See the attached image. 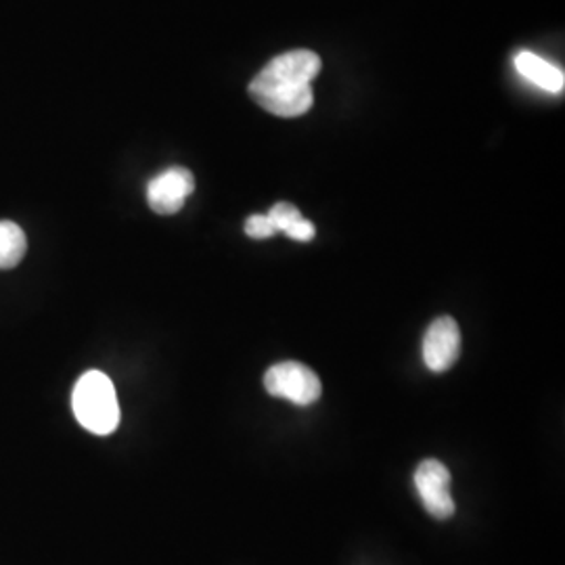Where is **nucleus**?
<instances>
[{"label":"nucleus","instance_id":"nucleus-1","mask_svg":"<svg viewBox=\"0 0 565 565\" xmlns=\"http://www.w3.org/2000/svg\"><path fill=\"white\" fill-rule=\"evenodd\" d=\"M319 72L321 57L317 53L306 49L282 53L249 82V97L277 118H300L315 103L310 82Z\"/></svg>","mask_w":565,"mask_h":565},{"label":"nucleus","instance_id":"nucleus-2","mask_svg":"<svg viewBox=\"0 0 565 565\" xmlns=\"http://www.w3.org/2000/svg\"><path fill=\"white\" fill-rule=\"evenodd\" d=\"M78 424L97 436H109L120 425V404L111 380L102 371H86L72 394Z\"/></svg>","mask_w":565,"mask_h":565},{"label":"nucleus","instance_id":"nucleus-3","mask_svg":"<svg viewBox=\"0 0 565 565\" xmlns=\"http://www.w3.org/2000/svg\"><path fill=\"white\" fill-rule=\"evenodd\" d=\"M264 387L270 396L285 398L298 406L317 403L323 394L319 375L310 366L294 361L270 366L264 375Z\"/></svg>","mask_w":565,"mask_h":565},{"label":"nucleus","instance_id":"nucleus-4","mask_svg":"<svg viewBox=\"0 0 565 565\" xmlns=\"http://www.w3.org/2000/svg\"><path fill=\"white\" fill-rule=\"evenodd\" d=\"M450 471L438 459H425L415 469V488L427 513L436 520H448L455 513L450 494Z\"/></svg>","mask_w":565,"mask_h":565},{"label":"nucleus","instance_id":"nucleus-5","mask_svg":"<svg viewBox=\"0 0 565 565\" xmlns=\"http://www.w3.org/2000/svg\"><path fill=\"white\" fill-rule=\"evenodd\" d=\"M193 191H195L193 174L186 168L172 166L149 182L147 202L153 212L162 216H172L181 212L182 205Z\"/></svg>","mask_w":565,"mask_h":565},{"label":"nucleus","instance_id":"nucleus-6","mask_svg":"<svg viewBox=\"0 0 565 565\" xmlns=\"http://www.w3.org/2000/svg\"><path fill=\"white\" fill-rule=\"evenodd\" d=\"M424 363L434 373H445L459 361L461 354V329L455 319L440 317L425 331Z\"/></svg>","mask_w":565,"mask_h":565},{"label":"nucleus","instance_id":"nucleus-7","mask_svg":"<svg viewBox=\"0 0 565 565\" xmlns=\"http://www.w3.org/2000/svg\"><path fill=\"white\" fill-rule=\"evenodd\" d=\"M515 67L518 72L524 76L525 81L536 84L539 88H543L546 93H562L565 86L564 72L555 65H551L548 61L530 53V51H522L515 57Z\"/></svg>","mask_w":565,"mask_h":565},{"label":"nucleus","instance_id":"nucleus-8","mask_svg":"<svg viewBox=\"0 0 565 565\" xmlns=\"http://www.w3.org/2000/svg\"><path fill=\"white\" fill-rule=\"evenodd\" d=\"M25 249H28V242L20 224L0 221V268L2 270L15 268L23 260Z\"/></svg>","mask_w":565,"mask_h":565},{"label":"nucleus","instance_id":"nucleus-9","mask_svg":"<svg viewBox=\"0 0 565 565\" xmlns=\"http://www.w3.org/2000/svg\"><path fill=\"white\" fill-rule=\"evenodd\" d=\"M268 218L273 221V224L277 226V231L279 233H289L296 224L302 221L303 216L300 214V210L296 207V205H291V203L281 202L275 203L273 207H270V212H268Z\"/></svg>","mask_w":565,"mask_h":565},{"label":"nucleus","instance_id":"nucleus-10","mask_svg":"<svg viewBox=\"0 0 565 565\" xmlns=\"http://www.w3.org/2000/svg\"><path fill=\"white\" fill-rule=\"evenodd\" d=\"M277 226L268 218V214H254L245 221V235L252 239H268L277 235Z\"/></svg>","mask_w":565,"mask_h":565}]
</instances>
